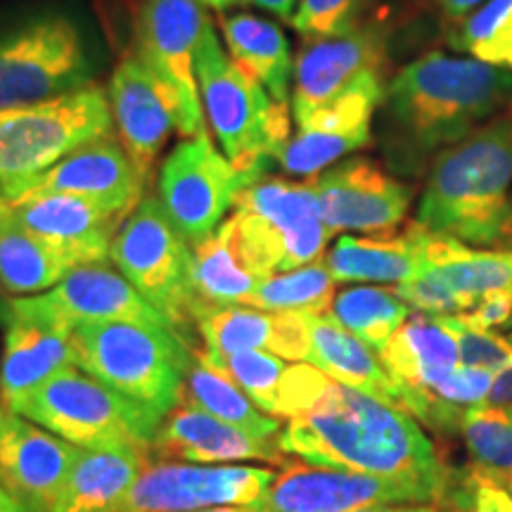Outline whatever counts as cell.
<instances>
[{"mask_svg": "<svg viewBox=\"0 0 512 512\" xmlns=\"http://www.w3.org/2000/svg\"><path fill=\"white\" fill-rule=\"evenodd\" d=\"M477 328L496 330V328H510L512 325V292H489L484 294L479 302L472 306V311L460 313Z\"/></svg>", "mask_w": 512, "mask_h": 512, "instance_id": "46", "label": "cell"}, {"mask_svg": "<svg viewBox=\"0 0 512 512\" xmlns=\"http://www.w3.org/2000/svg\"><path fill=\"white\" fill-rule=\"evenodd\" d=\"M76 366L164 420L183 399L192 344L162 325H81L72 335Z\"/></svg>", "mask_w": 512, "mask_h": 512, "instance_id": "4", "label": "cell"}, {"mask_svg": "<svg viewBox=\"0 0 512 512\" xmlns=\"http://www.w3.org/2000/svg\"><path fill=\"white\" fill-rule=\"evenodd\" d=\"M384 60V36L375 27L306 41L294 62L292 119L302 124L368 76L384 74Z\"/></svg>", "mask_w": 512, "mask_h": 512, "instance_id": "19", "label": "cell"}, {"mask_svg": "<svg viewBox=\"0 0 512 512\" xmlns=\"http://www.w3.org/2000/svg\"><path fill=\"white\" fill-rule=\"evenodd\" d=\"M354 512H439V510L425 508V505H377V508H363Z\"/></svg>", "mask_w": 512, "mask_h": 512, "instance_id": "50", "label": "cell"}, {"mask_svg": "<svg viewBox=\"0 0 512 512\" xmlns=\"http://www.w3.org/2000/svg\"><path fill=\"white\" fill-rule=\"evenodd\" d=\"M10 211H12V204L8 200H3V197H0V219H3V216H8Z\"/></svg>", "mask_w": 512, "mask_h": 512, "instance_id": "55", "label": "cell"}, {"mask_svg": "<svg viewBox=\"0 0 512 512\" xmlns=\"http://www.w3.org/2000/svg\"><path fill=\"white\" fill-rule=\"evenodd\" d=\"M427 3H430L448 24L458 27V24L463 22L470 12H475L479 5L484 3V0H427Z\"/></svg>", "mask_w": 512, "mask_h": 512, "instance_id": "47", "label": "cell"}, {"mask_svg": "<svg viewBox=\"0 0 512 512\" xmlns=\"http://www.w3.org/2000/svg\"><path fill=\"white\" fill-rule=\"evenodd\" d=\"M79 446L43 430L0 401V486L29 512H50Z\"/></svg>", "mask_w": 512, "mask_h": 512, "instance_id": "20", "label": "cell"}, {"mask_svg": "<svg viewBox=\"0 0 512 512\" xmlns=\"http://www.w3.org/2000/svg\"><path fill=\"white\" fill-rule=\"evenodd\" d=\"M3 358H0V401L5 406L27 396L31 389L64 368L76 366L72 337L19 318L3 306Z\"/></svg>", "mask_w": 512, "mask_h": 512, "instance_id": "27", "label": "cell"}, {"mask_svg": "<svg viewBox=\"0 0 512 512\" xmlns=\"http://www.w3.org/2000/svg\"><path fill=\"white\" fill-rule=\"evenodd\" d=\"M456 50L512 72V0H484L448 36Z\"/></svg>", "mask_w": 512, "mask_h": 512, "instance_id": "37", "label": "cell"}, {"mask_svg": "<svg viewBox=\"0 0 512 512\" xmlns=\"http://www.w3.org/2000/svg\"><path fill=\"white\" fill-rule=\"evenodd\" d=\"M5 311L62 335H72L81 325L112 320L176 330L171 320L147 302L124 275L105 264L76 266L53 290L10 299L5 302Z\"/></svg>", "mask_w": 512, "mask_h": 512, "instance_id": "11", "label": "cell"}, {"mask_svg": "<svg viewBox=\"0 0 512 512\" xmlns=\"http://www.w3.org/2000/svg\"><path fill=\"white\" fill-rule=\"evenodd\" d=\"M0 512H29L22 503L17 501L15 496L8 494V491L0 486Z\"/></svg>", "mask_w": 512, "mask_h": 512, "instance_id": "51", "label": "cell"}, {"mask_svg": "<svg viewBox=\"0 0 512 512\" xmlns=\"http://www.w3.org/2000/svg\"><path fill=\"white\" fill-rule=\"evenodd\" d=\"M330 377L311 363L299 361L287 366V373L280 382L278 392V418L292 420L316 403L328 389Z\"/></svg>", "mask_w": 512, "mask_h": 512, "instance_id": "43", "label": "cell"}, {"mask_svg": "<svg viewBox=\"0 0 512 512\" xmlns=\"http://www.w3.org/2000/svg\"><path fill=\"white\" fill-rule=\"evenodd\" d=\"M209 358L216 368H221L230 380L238 384L261 411L278 418L280 382H283L287 366H290L285 358L268 354V351H240V354Z\"/></svg>", "mask_w": 512, "mask_h": 512, "instance_id": "39", "label": "cell"}, {"mask_svg": "<svg viewBox=\"0 0 512 512\" xmlns=\"http://www.w3.org/2000/svg\"><path fill=\"white\" fill-rule=\"evenodd\" d=\"M195 313L202 306H245L261 283L242 261L233 238V223L226 219L214 235L192 245L190 266Z\"/></svg>", "mask_w": 512, "mask_h": 512, "instance_id": "34", "label": "cell"}, {"mask_svg": "<svg viewBox=\"0 0 512 512\" xmlns=\"http://www.w3.org/2000/svg\"><path fill=\"white\" fill-rule=\"evenodd\" d=\"M76 261L53 242L24 228L12 211L0 219V287L17 297L53 290Z\"/></svg>", "mask_w": 512, "mask_h": 512, "instance_id": "31", "label": "cell"}, {"mask_svg": "<svg viewBox=\"0 0 512 512\" xmlns=\"http://www.w3.org/2000/svg\"><path fill=\"white\" fill-rule=\"evenodd\" d=\"M278 472L259 465H197L159 460L147 465L117 512H197L254 505Z\"/></svg>", "mask_w": 512, "mask_h": 512, "instance_id": "12", "label": "cell"}, {"mask_svg": "<svg viewBox=\"0 0 512 512\" xmlns=\"http://www.w3.org/2000/svg\"><path fill=\"white\" fill-rule=\"evenodd\" d=\"M465 448L484 475L512 482V420L503 408L472 406L460 422Z\"/></svg>", "mask_w": 512, "mask_h": 512, "instance_id": "38", "label": "cell"}, {"mask_svg": "<svg viewBox=\"0 0 512 512\" xmlns=\"http://www.w3.org/2000/svg\"><path fill=\"white\" fill-rule=\"evenodd\" d=\"M3 306H5V302H0V320H3Z\"/></svg>", "mask_w": 512, "mask_h": 512, "instance_id": "57", "label": "cell"}, {"mask_svg": "<svg viewBox=\"0 0 512 512\" xmlns=\"http://www.w3.org/2000/svg\"><path fill=\"white\" fill-rule=\"evenodd\" d=\"M145 176L136 169L114 133L76 147L36 178L22 200L41 195H74L128 216L143 200ZM19 200V202H22Z\"/></svg>", "mask_w": 512, "mask_h": 512, "instance_id": "21", "label": "cell"}, {"mask_svg": "<svg viewBox=\"0 0 512 512\" xmlns=\"http://www.w3.org/2000/svg\"><path fill=\"white\" fill-rule=\"evenodd\" d=\"M221 31L230 60L259 81L275 102L290 100L294 64L285 31L271 19L245 12L223 17Z\"/></svg>", "mask_w": 512, "mask_h": 512, "instance_id": "30", "label": "cell"}, {"mask_svg": "<svg viewBox=\"0 0 512 512\" xmlns=\"http://www.w3.org/2000/svg\"><path fill=\"white\" fill-rule=\"evenodd\" d=\"M427 266L460 294L472 311L489 292H512V249H470L465 242L448 235L427 233Z\"/></svg>", "mask_w": 512, "mask_h": 512, "instance_id": "33", "label": "cell"}, {"mask_svg": "<svg viewBox=\"0 0 512 512\" xmlns=\"http://www.w3.org/2000/svg\"><path fill=\"white\" fill-rule=\"evenodd\" d=\"M12 411L69 444L91 451L133 448L150 456L152 439L162 425L155 415L79 366L48 377L22 396Z\"/></svg>", "mask_w": 512, "mask_h": 512, "instance_id": "7", "label": "cell"}, {"mask_svg": "<svg viewBox=\"0 0 512 512\" xmlns=\"http://www.w3.org/2000/svg\"><path fill=\"white\" fill-rule=\"evenodd\" d=\"M197 512H259V510L245 508V505H226V508H209V510H197Z\"/></svg>", "mask_w": 512, "mask_h": 512, "instance_id": "54", "label": "cell"}, {"mask_svg": "<svg viewBox=\"0 0 512 512\" xmlns=\"http://www.w3.org/2000/svg\"><path fill=\"white\" fill-rule=\"evenodd\" d=\"M394 292L406 302L411 309L430 316H456V313H467V304L460 299V294L441 278L439 271L432 266H425L418 278L408 283L396 285Z\"/></svg>", "mask_w": 512, "mask_h": 512, "instance_id": "42", "label": "cell"}, {"mask_svg": "<svg viewBox=\"0 0 512 512\" xmlns=\"http://www.w3.org/2000/svg\"><path fill=\"white\" fill-rule=\"evenodd\" d=\"M330 313L351 335L380 354L396 330L411 318V306L394 292V287L358 285L335 294Z\"/></svg>", "mask_w": 512, "mask_h": 512, "instance_id": "35", "label": "cell"}, {"mask_svg": "<svg viewBox=\"0 0 512 512\" xmlns=\"http://www.w3.org/2000/svg\"><path fill=\"white\" fill-rule=\"evenodd\" d=\"M427 233L430 230L413 221L403 233L344 235L325 256V266L335 283L403 285L425 271Z\"/></svg>", "mask_w": 512, "mask_h": 512, "instance_id": "26", "label": "cell"}, {"mask_svg": "<svg viewBox=\"0 0 512 512\" xmlns=\"http://www.w3.org/2000/svg\"><path fill=\"white\" fill-rule=\"evenodd\" d=\"M12 216L83 264H105L128 216L74 195H41L12 204Z\"/></svg>", "mask_w": 512, "mask_h": 512, "instance_id": "24", "label": "cell"}, {"mask_svg": "<svg viewBox=\"0 0 512 512\" xmlns=\"http://www.w3.org/2000/svg\"><path fill=\"white\" fill-rule=\"evenodd\" d=\"M441 323L451 330L458 342V354L463 366L484 368L491 373H501L503 368L512 366V342L508 337L498 335L494 330L477 328L465 316H439Z\"/></svg>", "mask_w": 512, "mask_h": 512, "instance_id": "40", "label": "cell"}, {"mask_svg": "<svg viewBox=\"0 0 512 512\" xmlns=\"http://www.w3.org/2000/svg\"><path fill=\"white\" fill-rule=\"evenodd\" d=\"M494 375L496 373H491V370L463 366V363H460L458 368L446 373L432 389H427L425 394L430 396L432 401L446 403V406L453 408L482 406L491 384H494Z\"/></svg>", "mask_w": 512, "mask_h": 512, "instance_id": "44", "label": "cell"}, {"mask_svg": "<svg viewBox=\"0 0 512 512\" xmlns=\"http://www.w3.org/2000/svg\"><path fill=\"white\" fill-rule=\"evenodd\" d=\"M380 361L403 387L427 392L460 366V354L456 337L439 316L418 313L396 330L380 351Z\"/></svg>", "mask_w": 512, "mask_h": 512, "instance_id": "29", "label": "cell"}, {"mask_svg": "<svg viewBox=\"0 0 512 512\" xmlns=\"http://www.w3.org/2000/svg\"><path fill=\"white\" fill-rule=\"evenodd\" d=\"M181 403L200 408V411L259 439H278L283 432L278 418L261 411L238 384L211 363L204 351L195 347H192Z\"/></svg>", "mask_w": 512, "mask_h": 512, "instance_id": "32", "label": "cell"}, {"mask_svg": "<svg viewBox=\"0 0 512 512\" xmlns=\"http://www.w3.org/2000/svg\"><path fill=\"white\" fill-rule=\"evenodd\" d=\"M112 128L110 95L98 83L50 100L0 107V197L17 204L50 166Z\"/></svg>", "mask_w": 512, "mask_h": 512, "instance_id": "6", "label": "cell"}, {"mask_svg": "<svg viewBox=\"0 0 512 512\" xmlns=\"http://www.w3.org/2000/svg\"><path fill=\"white\" fill-rule=\"evenodd\" d=\"M285 456L316 467L363 472L451 496V472L411 413L330 380L309 411L287 420L278 437Z\"/></svg>", "mask_w": 512, "mask_h": 512, "instance_id": "1", "label": "cell"}, {"mask_svg": "<svg viewBox=\"0 0 512 512\" xmlns=\"http://www.w3.org/2000/svg\"><path fill=\"white\" fill-rule=\"evenodd\" d=\"M245 3L256 5V8L271 12V15H275V17L292 22L294 5H297V0H245Z\"/></svg>", "mask_w": 512, "mask_h": 512, "instance_id": "49", "label": "cell"}, {"mask_svg": "<svg viewBox=\"0 0 512 512\" xmlns=\"http://www.w3.org/2000/svg\"><path fill=\"white\" fill-rule=\"evenodd\" d=\"M200 3L204 5V8H211V10H216V12H223V10L233 8V5L245 3V0H200Z\"/></svg>", "mask_w": 512, "mask_h": 512, "instance_id": "53", "label": "cell"}, {"mask_svg": "<svg viewBox=\"0 0 512 512\" xmlns=\"http://www.w3.org/2000/svg\"><path fill=\"white\" fill-rule=\"evenodd\" d=\"M110 259L183 337L195 309L190 280L192 245L166 216L159 197H143L128 214L112 242Z\"/></svg>", "mask_w": 512, "mask_h": 512, "instance_id": "9", "label": "cell"}, {"mask_svg": "<svg viewBox=\"0 0 512 512\" xmlns=\"http://www.w3.org/2000/svg\"><path fill=\"white\" fill-rule=\"evenodd\" d=\"M209 24L200 0H143L138 12V55L147 67L178 93L192 124L204 128L195 55Z\"/></svg>", "mask_w": 512, "mask_h": 512, "instance_id": "17", "label": "cell"}, {"mask_svg": "<svg viewBox=\"0 0 512 512\" xmlns=\"http://www.w3.org/2000/svg\"><path fill=\"white\" fill-rule=\"evenodd\" d=\"M95 62L74 17L55 8L0 22V107L29 105L93 83Z\"/></svg>", "mask_w": 512, "mask_h": 512, "instance_id": "8", "label": "cell"}, {"mask_svg": "<svg viewBox=\"0 0 512 512\" xmlns=\"http://www.w3.org/2000/svg\"><path fill=\"white\" fill-rule=\"evenodd\" d=\"M335 299V278L323 261L275 273L256 285L245 306L261 311H294V313H325Z\"/></svg>", "mask_w": 512, "mask_h": 512, "instance_id": "36", "label": "cell"}, {"mask_svg": "<svg viewBox=\"0 0 512 512\" xmlns=\"http://www.w3.org/2000/svg\"><path fill=\"white\" fill-rule=\"evenodd\" d=\"M147 453L133 448H79L67 482L50 512H117L147 467Z\"/></svg>", "mask_w": 512, "mask_h": 512, "instance_id": "28", "label": "cell"}, {"mask_svg": "<svg viewBox=\"0 0 512 512\" xmlns=\"http://www.w3.org/2000/svg\"><path fill=\"white\" fill-rule=\"evenodd\" d=\"M437 503L427 489L337 467L287 463L252 510L259 512H354L377 505Z\"/></svg>", "mask_w": 512, "mask_h": 512, "instance_id": "14", "label": "cell"}, {"mask_svg": "<svg viewBox=\"0 0 512 512\" xmlns=\"http://www.w3.org/2000/svg\"><path fill=\"white\" fill-rule=\"evenodd\" d=\"M503 411H505V415H508V418L512 420V406H508V408H503Z\"/></svg>", "mask_w": 512, "mask_h": 512, "instance_id": "56", "label": "cell"}, {"mask_svg": "<svg viewBox=\"0 0 512 512\" xmlns=\"http://www.w3.org/2000/svg\"><path fill=\"white\" fill-rule=\"evenodd\" d=\"M195 72L204 117L223 155L256 181L266 178L268 166L292 138L287 102H275L259 81L230 60L211 22L197 46Z\"/></svg>", "mask_w": 512, "mask_h": 512, "instance_id": "5", "label": "cell"}, {"mask_svg": "<svg viewBox=\"0 0 512 512\" xmlns=\"http://www.w3.org/2000/svg\"><path fill=\"white\" fill-rule=\"evenodd\" d=\"M508 339H510V342H512V332H510V335H508Z\"/></svg>", "mask_w": 512, "mask_h": 512, "instance_id": "58", "label": "cell"}, {"mask_svg": "<svg viewBox=\"0 0 512 512\" xmlns=\"http://www.w3.org/2000/svg\"><path fill=\"white\" fill-rule=\"evenodd\" d=\"M368 0H299L292 27L306 41L342 36L358 29V17Z\"/></svg>", "mask_w": 512, "mask_h": 512, "instance_id": "41", "label": "cell"}, {"mask_svg": "<svg viewBox=\"0 0 512 512\" xmlns=\"http://www.w3.org/2000/svg\"><path fill=\"white\" fill-rule=\"evenodd\" d=\"M235 209L266 221L283 242V268L294 271L323 259L332 233L320 219L313 181L292 183L285 178H261L240 192Z\"/></svg>", "mask_w": 512, "mask_h": 512, "instance_id": "25", "label": "cell"}, {"mask_svg": "<svg viewBox=\"0 0 512 512\" xmlns=\"http://www.w3.org/2000/svg\"><path fill=\"white\" fill-rule=\"evenodd\" d=\"M484 406L491 408H508L512 406V366L503 368L501 373L494 375L489 394H486Z\"/></svg>", "mask_w": 512, "mask_h": 512, "instance_id": "48", "label": "cell"}, {"mask_svg": "<svg viewBox=\"0 0 512 512\" xmlns=\"http://www.w3.org/2000/svg\"><path fill=\"white\" fill-rule=\"evenodd\" d=\"M150 453L169 463L287 465L278 439H259L188 403H178L162 420Z\"/></svg>", "mask_w": 512, "mask_h": 512, "instance_id": "22", "label": "cell"}, {"mask_svg": "<svg viewBox=\"0 0 512 512\" xmlns=\"http://www.w3.org/2000/svg\"><path fill=\"white\" fill-rule=\"evenodd\" d=\"M510 200L512 114H503L437 155L415 221L465 245L496 247Z\"/></svg>", "mask_w": 512, "mask_h": 512, "instance_id": "3", "label": "cell"}, {"mask_svg": "<svg viewBox=\"0 0 512 512\" xmlns=\"http://www.w3.org/2000/svg\"><path fill=\"white\" fill-rule=\"evenodd\" d=\"M384 91V74L368 76L335 102L320 107L297 124L299 131L287 140L275 162L287 176L316 178L349 152L368 147L373 143V117Z\"/></svg>", "mask_w": 512, "mask_h": 512, "instance_id": "16", "label": "cell"}, {"mask_svg": "<svg viewBox=\"0 0 512 512\" xmlns=\"http://www.w3.org/2000/svg\"><path fill=\"white\" fill-rule=\"evenodd\" d=\"M209 356L268 351L285 361H306L311 349L309 313L261 311L254 306H202L192 313Z\"/></svg>", "mask_w": 512, "mask_h": 512, "instance_id": "23", "label": "cell"}, {"mask_svg": "<svg viewBox=\"0 0 512 512\" xmlns=\"http://www.w3.org/2000/svg\"><path fill=\"white\" fill-rule=\"evenodd\" d=\"M512 98V72L434 50L401 69L382 98L380 145L389 166L418 176L446 147L496 119Z\"/></svg>", "mask_w": 512, "mask_h": 512, "instance_id": "2", "label": "cell"}, {"mask_svg": "<svg viewBox=\"0 0 512 512\" xmlns=\"http://www.w3.org/2000/svg\"><path fill=\"white\" fill-rule=\"evenodd\" d=\"M496 249H512V200H510V214H508V219H505V223H503L501 238H498Z\"/></svg>", "mask_w": 512, "mask_h": 512, "instance_id": "52", "label": "cell"}, {"mask_svg": "<svg viewBox=\"0 0 512 512\" xmlns=\"http://www.w3.org/2000/svg\"><path fill=\"white\" fill-rule=\"evenodd\" d=\"M318 197L320 219L332 235L392 233L403 223L413 202L411 185L363 157L339 162L311 178Z\"/></svg>", "mask_w": 512, "mask_h": 512, "instance_id": "15", "label": "cell"}, {"mask_svg": "<svg viewBox=\"0 0 512 512\" xmlns=\"http://www.w3.org/2000/svg\"><path fill=\"white\" fill-rule=\"evenodd\" d=\"M458 510L463 512H512V496L508 489L498 484V479L477 472L460 489H453L451 496Z\"/></svg>", "mask_w": 512, "mask_h": 512, "instance_id": "45", "label": "cell"}, {"mask_svg": "<svg viewBox=\"0 0 512 512\" xmlns=\"http://www.w3.org/2000/svg\"><path fill=\"white\" fill-rule=\"evenodd\" d=\"M107 95L119 143L145 181L171 133L188 138L200 133L178 93L140 57H126L117 64Z\"/></svg>", "mask_w": 512, "mask_h": 512, "instance_id": "13", "label": "cell"}, {"mask_svg": "<svg viewBox=\"0 0 512 512\" xmlns=\"http://www.w3.org/2000/svg\"><path fill=\"white\" fill-rule=\"evenodd\" d=\"M256 178L216 150L207 131L178 143L159 171V202L190 245L214 235Z\"/></svg>", "mask_w": 512, "mask_h": 512, "instance_id": "10", "label": "cell"}, {"mask_svg": "<svg viewBox=\"0 0 512 512\" xmlns=\"http://www.w3.org/2000/svg\"><path fill=\"white\" fill-rule=\"evenodd\" d=\"M510 489H512V482H510Z\"/></svg>", "mask_w": 512, "mask_h": 512, "instance_id": "59", "label": "cell"}, {"mask_svg": "<svg viewBox=\"0 0 512 512\" xmlns=\"http://www.w3.org/2000/svg\"><path fill=\"white\" fill-rule=\"evenodd\" d=\"M311 349L306 363L323 370L330 380L356 392L373 396L377 401L392 403L401 411L411 413L415 420L425 422L434 430L439 420V406L425 392L408 389L384 368L380 354L361 342L344 328L330 311L309 313Z\"/></svg>", "mask_w": 512, "mask_h": 512, "instance_id": "18", "label": "cell"}]
</instances>
